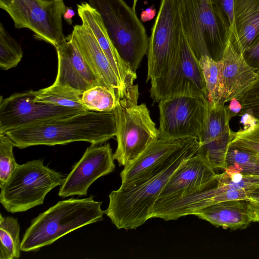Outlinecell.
<instances>
[{
	"instance_id": "8",
	"label": "cell",
	"mask_w": 259,
	"mask_h": 259,
	"mask_svg": "<svg viewBox=\"0 0 259 259\" xmlns=\"http://www.w3.org/2000/svg\"><path fill=\"white\" fill-rule=\"evenodd\" d=\"M0 8L17 29L27 28L34 36L55 48L65 37L62 17L66 6L63 1L0 0Z\"/></svg>"
},
{
	"instance_id": "22",
	"label": "cell",
	"mask_w": 259,
	"mask_h": 259,
	"mask_svg": "<svg viewBox=\"0 0 259 259\" xmlns=\"http://www.w3.org/2000/svg\"><path fill=\"white\" fill-rule=\"evenodd\" d=\"M233 23L229 40L243 53L259 33V0H233Z\"/></svg>"
},
{
	"instance_id": "30",
	"label": "cell",
	"mask_w": 259,
	"mask_h": 259,
	"mask_svg": "<svg viewBox=\"0 0 259 259\" xmlns=\"http://www.w3.org/2000/svg\"><path fill=\"white\" fill-rule=\"evenodd\" d=\"M229 146L252 151L259 154V122L232 133Z\"/></svg>"
},
{
	"instance_id": "37",
	"label": "cell",
	"mask_w": 259,
	"mask_h": 259,
	"mask_svg": "<svg viewBox=\"0 0 259 259\" xmlns=\"http://www.w3.org/2000/svg\"><path fill=\"white\" fill-rule=\"evenodd\" d=\"M241 116L240 123L244 125L243 127L250 126L256 122L253 117L249 113H244L241 115Z\"/></svg>"
},
{
	"instance_id": "20",
	"label": "cell",
	"mask_w": 259,
	"mask_h": 259,
	"mask_svg": "<svg viewBox=\"0 0 259 259\" xmlns=\"http://www.w3.org/2000/svg\"><path fill=\"white\" fill-rule=\"evenodd\" d=\"M223 66V103L238 99L257 79L259 75L246 62L229 40L221 60Z\"/></svg>"
},
{
	"instance_id": "31",
	"label": "cell",
	"mask_w": 259,
	"mask_h": 259,
	"mask_svg": "<svg viewBox=\"0 0 259 259\" xmlns=\"http://www.w3.org/2000/svg\"><path fill=\"white\" fill-rule=\"evenodd\" d=\"M242 106L239 116L247 113L259 122V76L253 84L237 99Z\"/></svg>"
},
{
	"instance_id": "25",
	"label": "cell",
	"mask_w": 259,
	"mask_h": 259,
	"mask_svg": "<svg viewBox=\"0 0 259 259\" xmlns=\"http://www.w3.org/2000/svg\"><path fill=\"white\" fill-rule=\"evenodd\" d=\"M20 227L18 220L0 214V259H18L21 255Z\"/></svg>"
},
{
	"instance_id": "19",
	"label": "cell",
	"mask_w": 259,
	"mask_h": 259,
	"mask_svg": "<svg viewBox=\"0 0 259 259\" xmlns=\"http://www.w3.org/2000/svg\"><path fill=\"white\" fill-rule=\"evenodd\" d=\"M71 34L84 60L98 79L100 85L114 91L118 99L128 94L130 91H125L91 32L82 24H76Z\"/></svg>"
},
{
	"instance_id": "13",
	"label": "cell",
	"mask_w": 259,
	"mask_h": 259,
	"mask_svg": "<svg viewBox=\"0 0 259 259\" xmlns=\"http://www.w3.org/2000/svg\"><path fill=\"white\" fill-rule=\"evenodd\" d=\"M198 140L194 138H167L158 136L132 163L120 174L121 186L131 187L161 172Z\"/></svg>"
},
{
	"instance_id": "26",
	"label": "cell",
	"mask_w": 259,
	"mask_h": 259,
	"mask_svg": "<svg viewBox=\"0 0 259 259\" xmlns=\"http://www.w3.org/2000/svg\"><path fill=\"white\" fill-rule=\"evenodd\" d=\"M81 101L88 110L107 112L114 111L118 99L114 91L98 85L84 91Z\"/></svg>"
},
{
	"instance_id": "24",
	"label": "cell",
	"mask_w": 259,
	"mask_h": 259,
	"mask_svg": "<svg viewBox=\"0 0 259 259\" xmlns=\"http://www.w3.org/2000/svg\"><path fill=\"white\" fill-rule=\"evenodd\" d=\"M33 92L36 102L88 111L81 101L82 93L70 87L53 83Z\"/></svg>"
},
{
	"instance_id": "23",
	"label": "cell",
	"mask_w": 259,
	"mask_h": 259,
	"mask_svg": "<svg viewBox=\"0 0 259 259\" xmlns=\"http://www.w3.org/2000/svg\"><path fill=\"white\" fill-rule=\"evenodd\" d=\"M199 63L205 83L208 104L211 106L223 104L224 87L221 61H215L208 56H203L199 59Z\"/></svg>"
},
{
	"instance_id": "11",
	"label": "cell",
	"mask_w": 259,
	"mask_h": 259,
	"mask_svg": "<svg viewBox=\"0 0 259 259\" xmlns=\"http://www.w3.org/2000/svg\"><path fill=\"white\" fill-rule=\"evenodd\" d=\"M207 100L188 95L172 96L158 103L159 136L167 138L199 140L205 121Z\"/></svg>"
},
{
	"instance_id": "7",
	"label": "cell",
	"mask_w": 259,
	"mask_h": 259,
	"mask_svg": "<svg viewBox=\"0 0 259 259\" xmlns=\"http://www.w3.org/2000/svg\"><path fill=\"white\" fill-rule=\"evenodd\" d=\"M64 180L60 172L44 164L42 159L19 165L2 185L0 202L7 211L21 212L43 204L46 195Z\"/></svg>"
},
{
	"instance_id": "29",
	"label": "cell",
	"mask_w": 259,
	"mask_h": 259,
	"mask_svg": "<svg viewBox=\"0 0 259 259\" xmlns=\"http://www.w3.org/2000/svg\"><path fill=\"white\" fill-rule=\"evenodd\" d=\"M13 142L5 133H0V187L19 165L15 159Z\"/></svg>"
},
{
	"instance_id": "35",
	"label": "cell",
	"mask_w": 259,
	"mask_h": 259,
	"mask_svg": "<svg viewBox=\"0 0 259 259\" xmlns=\"http://www.w3.org/2000/svg\"><path fill=\"white\" fill-rule=\"evenodd\" d=\"M155 15V9L153 7H149L142 11L141 14V20L143 22L150 21L154 17Z\"/></svg>"
},
{
	"instance_id": "16",
	"label": "cell",
	"mask_w": 259,
	"mask_h": 259,
	"mask_svg": "<svg viewBox=\"0 0 259 259\" xmlns=\"http://www.w3.org/2000/svg\"><path fill=\"white\" fill-rule=\"evenodd\" d=\"M216 175L209 163L197 153L187 159L171 176L154 207L213 185L217 183Z\"/></svg>"
},
{
	"instance_id": "41",
	"label": "cell",
	"mask_w": 259,
	"mask_h": 259,
	"mask_svg": "<svg viewBox=\"0 0 259 259\" xmlns=\"http://www.w3.org/2000/svg\"><path fill=\"white\" fill-rule=\"evenodd\" d=\"M54 1H63V0H54Z\"/></svg>"
},
{
	"instance_id": "14",
	"label": "cell",
	"mask_w": 259,
	"mask_h": 259,
	"mask_svg": "<svg viewBox=\"0 0 259 259\" xmlns=\"http://www.w3.org/2000/svg\"><path fill=\"white\" fill-rule=\"evenodd\" d=\"M114 160L109 143L91 144L64 178L59 196H86L89 188L97 179L114 170Z\"/></svg>"
},
{
	"instance_id": "10",
	"label": "cell",
	"mask_w": 259,
	"mask_h": 259,
	"mask_svg": "<svg viewBox=\"0 0 259 259\" xmlns=\"http://www.w3.org/2000/svg\"><path fill=\"white\" fill-rule=\"evenodd\" d=\"M182 27L177 0H161L147 51L146 81L161 77L178 54Z\"/></svg>"
},
{
	"instance_id": "5",
	"label": "cell",
	"mask_w": 259,
	"mask_h": 259,
	"mask_svg": "<svg viewBox=\"0 0 259 259\" xmlns=\"http://www.w3.org/2000/svg\"><path fill=\"white\" fill-rule=\"evenodd\" d=\"M138 85L118 99L114 110L116 125L117 148L113 158L126 167L135 161L149 145L158 137L159 132L146 104H138Z\"/></svg>"
},
{
	"instance_id": "28",
	"label": "cell",
	"mask_w": 259,
	"mask_h": 259,
	"mask_svg": "<svg viewBox=\"0 0 259 259\" xmlns=\"http://www.w3.org/2000/svg\"><path fill=\"white\" fill-rule=\"evenodd\" d=\"M23 55L19 44L0 23V68L7 70L16 67Z\"/></svg>"
},
{
	"instance_id": "39",
	"label": "cell",
	"mask_w": 259,
	"mask_h": 259,
	"mask_svg": "<svg viewBox=\"0 0 259 259\" xmlns=\"http://www.w3.org/2000/svg\"><path fill=\"white\" fill-rule=\"evenodd\" d=\"M138 0H133L132 8L134 11H136V8Z\"/></svg>"
},
{
	"instance_id": "2",
	"label": "cell",
	"mask_w": 259,
	"mask_h": 259,
	"mask_svg": "<svg viewBox=\"0 0 259 259\" xmlns=\"http://www.w3.org/2000/svg\"><path fill=\"white\" fill-rule=\"evenodd\" d=\"M102 203L92 195L59 201L31 221L21 241V251H37L71 232L102 221Z\"/></svg>"
},
{
	"instance_id": "36",
	"label": "cell",
	"mask_w": 259,
	"mask_h": 259,
	"mask_svg": "<svg viewBox=\"0 0 259 259\" xmlns=\"http://www.w3.org/2000/svg\"><path fill=\"white\" fill-rule=\"evenodd\" d=\"M228 105L230 110L235 116L238 115L242 110V106L239 101L236 99H232Z\"/></svg>"
},
{
	"instance_id": "9",
	"label": "cell",
	"mask_w": 259,
	"mask_h": 259,
	"mask_svg": "<svg viewBox=\"0 0 259 259\" xmlns=\"http://www.w3.org/2000/svg\"><path fill=\"white\" fill-rule=\"evenodd\" d=\"M153 103L172 96L188 95L207 99V91L199 60L183 32L178 55L161 77L151 81Z\"/></svg>"
},
{
	"instance_id": "21",
	"label": "cell",
	"mask_w": 259,
	"mask_h": 259,
	"mask_svg": "<svg viewBox=\"0 0 259 259\" xmlns=\"http://www.w3.org/2000/svg\"><path fill=\"white\" fill-rule=\"evenodd\" d=\"M193 215L217 227L232 230L245 229L252 223L247 201L242 199L212 204L196 211Z\"/></svg>"
},
{
	"instance_id": "34",
	"label": "cell",
	"mask_w": 259,
	"mask_h": 259,
	"mask_svg": "<svg viewBox=\"0 0 259 259\" xmlns=\"http://www.w3.org/2000/svg\"><path fill=\"white\" fill-rule=\"evenodd\" d=\"M247 200L251 222L259 223V188L250 191Z\"/></svg>"
},
{
	"instance_id": "4",
	"label": "cell",
	"mask_w": 259,
	"mask_h": 259,
	"mask_svg": "<svg viewBox=\"0 0 259 259\" xmlns=\"http://www.w3.org/2000/svg\"><path fill=\"white\" fill-rule=\"evenodd\" d=\"M183 32L198 60L208 56L222 59L230 29L211 0H177Z\"/></svg>"
},
{
	"instance_id": "12",
	"label": "cell",
	"mask_w": 259,
	"mask_h": 259,
	"mask_svg": "<svg viewBox=\"0 0 259 259\" xmlns=\"http://www.w3.org/2000/svg\"><path fill=\"white\" fill-rule=\"evenodd\" d=\"M33 91L18 93L0 101V133L87 111L34 101Z\"/></svg>"
},
{
	"instance_id": "1",
	"label": "cell",
	"mask_w": 259,
	"mask_h": 259,
	"mask_svg": "<svg viewBox=\"0 0 259 259\" xmlns=\"http://www.w3.org/2000/svg\"><path fill=\"white\" fill-rule=\"evenodd\" d=\"M5 134L19 149L77 141L100 144L116 136V120L114 111L88 110L70 117L12 130Z\"/></svg>"
},
{
	"instance_id": "40",
	"label": "cell",
	"mask_w": 259,
	"mask_h": 259,
	"mask_svg": "<svg viewBox=\"0 0 259 259\" xmlns=\"http://www.w3.org/2000/svg\"><path fill=\"white\" fill-rule=\"evenodd\" d=\"M43 1H54V0H43Z\"/></svg>"
},
{
	"instance_id": "6",
	"label": "cell",
	"mask_w": 259,
	"mask_h": 259,
	"mask_svg": "<svg viewBox=\"0 0 259 259\" xmlns=\"http://www.w3.org/2000/svg\"><path fill=\"white\" fill-rule=\"evenodd\" d=\"M100 14L122 60L135 73L147 53L149 38L136 11L124 0H88Z\"/></svg>"
},
{
	"instance_id": "3",
	"label": "cell",
	"mask_w": 259,
	"mask_h": 259,
	"mask_svg": "<svg viewBox=\"0 0 259 259\" xmlns=\"http://www.w3.org/2000/svg\"><path fill=\"white\" fill-rule=\"evenodd\" d=\"M199 141L158 175L135 186L120 187L109 195L105 213L117 229H136L151 219L154 205L167 182L187 159L199 149Z\"/></svg>"
},
{
	"instance_id": "17",
	"label": "cell",
	"mask_w": 259,
	"mask_h": 259,
	"mask_svg": "<svg viewBox=\"0 0 259 259\" xmlns=\"http://www.w3.org/2000/svg\"><path fill=\"white\" fill-rule=\"evenodd\" d=\"M58 71L53 83L70 87L83 93L100 85L80 52L71 34L65 36L56 47Z\"/></svg>"
},
{
	"instance_id": "33",
	"label": "cell",
	"mask_w": 259,
	"mask_h": 259,
	"mask_svg": "<svg viewBox=\"0 0 259 259\" xmlns=\"http://www.w3.org/2000/svg\"><path fill=\"white\" fill-rule=\"evenodd\" d=\"M243 54L247 63L259 75V33Z\"/></svg>"
},
{
	"instance_id": "32",
	"label": "cell",
	"mask_w": 259,
	"mask_h": 259,
	"mask_svg": "<svg viewBox=\"0 0 259 259\" xmlns=\"http://www.w3.org/2000/svg\"><path fill=\"white\" fill-rule=\"evenodd\" d=\"M212 5L223 20L229 26L230 35L234 32L233 0H211Z\"/></svg>"
},
{
	"instance_id": "15",
	"label": "cell",
	"mask_w": 259,
	"mask_h": 259,
	"mask_svg": "<svg viewBox=\"0 0 259 259\" xmlns=\"http://www.w3.org/2000/svg\"><path fill=\"white\" fill-rule=\"evenodd\" d=\"M235 115L225 104L211 106L208 103L206 117L198 140L197 153L214 169L227 168V154L232 141L229 123Z\"/></svg>"
},
{
	"instance_id": "27",
	"label": "cell",
	"mask_w": 259,
	"mask_h": 259,
	"mask_svg": "<svg viewBox=\"0 0 259 259\" xmlns=\"http://www.w3.org/2000/svg\"><path fill=\"white\" fill-rule=\"evenodd\" d=\"M226 163L241 174L259 176V154L252 151L229 146Z\"/></svg>"
},
{
	"instance_id": "18",
	"label": "cell",
	"mask_w": 259,
	"mask_h": 259,
	"mask_svg": "<svg viewBox=\"0 0 259 259\" xmlns=\"http://www.w3.org/2000/svg\"><path fill=\"white\" fill-rule=\"evenodd\" d=\"M77 8L81 24L93 35L125 91L128 92L134 85L136 73L121 58L110 39L100 14L87 2L77 4Z\"/></svg>"
},
{
	"instance_id": "38",
	"label": "cell",
	"mask_w": 259,
	"mask_h": 259,
	"mask_svg": "<svg viewBox=\"0 0 259 259\" xmlns=\"http://www.w3.org/2000/svg\"><path fill=\"white\" fill-rule=\"evenodd\" d=\"M75 15L74 10L71 7H66V10L62 17L69 25H72L73 23L72 19Z\"/></svg>"
}]
</instances>
